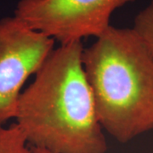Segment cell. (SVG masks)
<instances>
[{
	"mask_svg": "<svg viewBox=\"0 0 153 153\" xmlns=\"http://www.w3.org/2000/svg\"><path fill=\"white\" fill-rule=\"evenodd\" d=\"M82 62L100 123L120 143L153 129V56L132 28L111 25Z\"/></svg>",
	"mask_w": 153,
	"mask_h": 153,
	"instance_id": "2",
	"label": "cell"
},
{
	"mask_svg": "<svg viewBox=\"0 0 153 153\" xmlns=\"http://www.w3.org/2000/svg\"><path fill=\"white\" fill-rule=\"evenodd\" d=\"M55 41L16 16L0 20V126L15 119L27 80L55 49Z\"/></svg>",
	"mask_w": 153,
	"mask_h": 153,
	"instance_id": "4",
	"label": "cell"
},
{
	"mask_svg": "<svg viewBox=\"0 0 153 153\" xmlns=\"http://www.w3.org/2000/svg\"><path fill=\"white\" fill-rule=\"evenodd\" d=\"M32 152L33 153H41V152H40V150H38V149H36V148H32Z\"/></svg>",
	"mask_w": 153,
	"mask_h": 153,
	"instance_id": "7",
	"label": "cell"
},
{
	"mask_svg": "<svg viewBox=\"0 0 153 153\" xmlns=\"http://www.w3.org/2000/svg\"><path fill=\"white\" fill-rule=\"evenodd\" d=\"M132 29L153 56V0L135 16Z\"/></svg>",
	"mask_w": 153,
	"mask_h": 153,
	"instance_id": "6",
	"label": "cell"
},
{
	"mask_svg": "<svg viewBox=\"0 0 153 153\" xmlns=\"http://www.w3.org/2000/svg\"><path fill=\"white\" fill-rule=\"evenodd\" d=\"M0 153H33L22 129L16 123L0 126Z\"/></svg>",
	"mask_w": 153,
	"mask_h": 153,
	"instance_id": "5",
	"label": "cell"
},
{
	"mask_svg": "<svg viewBox=\"0 0 153 153\" xmlns=\"http://www.w3.org/2000/svg\"><path fill=\"white\" fill-rule=\"evenodd\" d=\"M82 50V41L60 44L22 90L15 123L30 147L50 153H106Z\"/></svg>",
	"mask_w": 153,
	"mask_h": 153,
	"instance_id": "1",
	"label": "cell"
},
{
	"mask_svg": "<svg viewBox=\"0 0 153 153\" xmlns=\"http://www.w3.org/2000/svg\"><path fill=\"white\" fill-rule=\"evenodd\" d=\"M134 0H20L14 16L60 44L97 38L112 14Z\"/></svg>",
	"mask_w": 153,
	"mask_h": 153,
	"instance_id": "3",
	"label": "cell"
}]
</instances>
